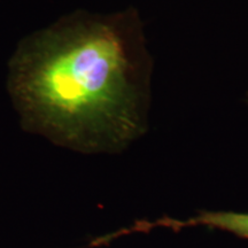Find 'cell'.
Returning <instances> with one entry per match:
<instances>
[{
	"mask_svg": "<svg viewBox=\"0 0 248 248\" xmlns=\"http://www.w3.org/2000/svg\"><path fill=\"white\" fill-rule=\"evenodd\" d=\"M152 63L135 8L76 11L18 44L8 92L28 131L85 153L119 152L146 131Z\"/></svg>",
	"mask_w": 248,
	"mask_h": 248,
	"instance_id": "obj_1",
	"label": "cell"
},
{
	"mask_svg": "<svg viewBox=\"0 0 248 248\" xmlns=\"http://www.w3.org/2000/svg\"><path fill=\"white\" fill-rule=\"evenodd\" d=\"M195 226L215 229V230L228 232V233L243 238V239H248V213L200 212L195 216L188 217L186 219L164 216L155 219V221L137 222L135 226L130 228V230H123L117 233H113L108 237L102 238V239H99V241H109L120 234L131 233V232H147L156 228L168 229V230L177 232L187 228H195Z\"/></svg>",
	"mask_w": 248,
	"mask_h": 248,
	"instance_id": "obj_2",
	"label": "cell"
},
{
	"mask_svg": "<svg viewBox=\"0 0 248 248\" xmlns=\"http://www.w3.org/2000/svg\"><path fill=\"white\" fill-rule=\"evenodd\" d=\"M247 102H248V94H247Z\"/></svg>",
	"mask_w": 248,
	"mask_h": 248,
	"instance_id": "obj_3",
	"label": "cell"
}]
</instances>
